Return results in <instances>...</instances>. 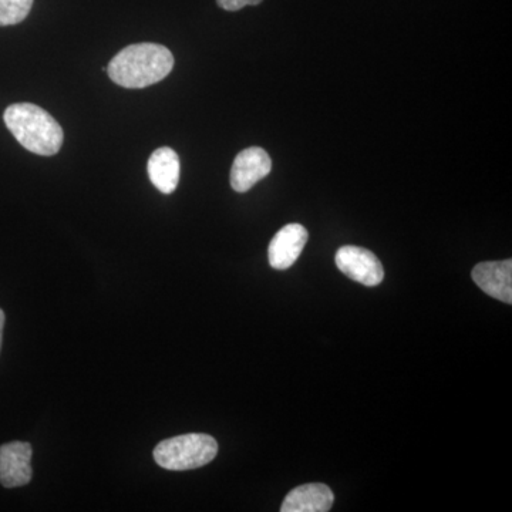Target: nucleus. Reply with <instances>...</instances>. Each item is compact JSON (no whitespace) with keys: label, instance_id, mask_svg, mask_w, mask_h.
I'll use <instances>...</instances> for the list:
<instances>
[{"label":"nucleus","instance_id":"nucleus-3","mask_svg":"<svg viewBox=\"0 0 512 512\" xmlns=\"http://www.w3.org/2000/svg\"><path fill=\"white\" fill-rule=\"evenodd\" d=\"M218 454V443L208 434H184L161 441L154 450L158 466L171 471L195 470L210 464Z\"/></svg>","mask_w":512,"mask_h":512},{"label":"nucleus","instance_id":"nucleus-2","mask_svg":"<svg viewBox=\"0 0 512 512\" xmlns=\"http://www.w3.org/2000/svg\"><path fill=\"white\" fill-rule=\"evenodd\" d=\"M6 127L16 140L37 156H55L63 146V128L36 104H12L3 114Z\"/></svg>","mask_w":512,"mask_h":512},{"label":"nucleus","instance_id":"nucleus-6","mask_svg":"<svg viewBox=\"0 0 512 512\" xmlns=\"http://www.w3.org/2000/svg\"><path fill=\"white\" fill-rule=\"evenodd\" d=\"M32 446L23 441L0 447V484L6 488L23 487L32 480Z\"/></svg>","mask_w":512,"mask_h":512},{"label":"nucleus","instance_id":"nucleus-12","mask_svg":"<svg viewBox=\"0 0 512 512\" xmlns=\"http://www.w3.org/2000/svg\"><path fill=\"white\" fill-rule=\"evenodd\" d=\"M218 6L228 12H237L245 6H256L262 3V0H217Z\"/></svg>","mask_w":512,"mask_h":512},{"label":"nucleus","instance_id":"nucleus-4","mask_svg":"<svg viewBox=\"0 0 512 512\" xmlns=\"http://www.w3.org/2000/svg\"><path fill=\"white\" fill-rule=\"evenodd\" d=\"M335 262L343 274L359 284L373 288L383 282L382 262L369 249L346 245L336 252Z\"/></svg>","mask_w":512,"mask_h":512},{"label":"nucleus","instance_id":"nucleus-9","mask_svg":"<svg viewBox=\"0 0 512 512\" xmlns=\"http://www.w3.org/2000/svg\"><path fill=\"white\" fill-rule=\"evenodd\" d=\"M335 495L325 484H305L286 495L282 512H328Z\"/></svg>","mask_w":512,"mask_h":512},{"label":"nucleus","instance_id":"nucleus-5","mask_svg":"<svg viewBox=\"0 0 512 512\" xmlns=\"http://www.w3.org/2000/svg\"><path fill=\"white\" fill-rule=\"evenodd\" d=\"M272 170L271 157L264 148L251 147L241 151L231 168V187L237 192H247Z\"/></svg>","mask_w":512,"mask_h":512},{"label":"nucleus","instance_id":"nucleus-8","mask_svg":"<svg viewBox=\"0 0 512 512\" xmlns=\"http://www.w3.org/2000/svg\"><path fill=\"white\" fill-rule=\"evenodd\" d=\"M474 282L481 291L498 301L512 303V261L483 262L473 269Z\"/></svg>","mask_w":512,"mask_h":512},{"label":"nucleus","instance_id":"nucleus-1","mask_svg":"<svg viewBox=\"0 0 512 512\" xmlns=\"http://www.w3.org/2000/svg\"><path fill=\"white\" fill-rule=\"evenodd\" d=\"M174 67V56L157 43L124 47L107 66L114 83L126 89H144L165 79Z\"/></svg>","mask_w":512,"mask_h":512},{"label":"nucleus","instance_id":"nucleus-13","mask_svg":"<svg viewBox=\"0 0 512 512\" xmlns=\"http://www.w3.org/2000/svg\"><path fill=\"white\" fill-rule=\"evenodd\" d=\"M3 326H5V313L0 309V348H2Z\"/></svg>","mask_w":512,"mask_h":512},{"label":"nucleus","instance_id":"nucleus-11","mask_svg":"<svg viewBox=\"0 0 512 512\" xmlns=\"http://www.w3.org/2000/svg\"><path fill=\"white\" fill-rule=\"evenodd\" d=\"M33 0H0V26L23 22L32 9Z\"/></svg>","mask_w":512,"mask_h":512},{"label":"nucleus","instance_id":"nucleus-7","mask_svg":"<svg viewBox=\"0 0 512 512\" xmlns=\"http://www.w3.org/2000/svg\"><path fill=\"white\" fill-rule=\"evenodd\" d=\"M308 238V231L301 224H289L279 229L269 245V264L279 271L291 268L301 256Z\"/></svg>","mask_w":512,"mask_h":512},{"label":"nucleus","instance_id":"nucleus-10","mask_svg":"<svg viewBox=\"0 0 512 512\" xmlns=\"http://www.w3.org/2000/svg\"><path fill=\"white\" fill-rule=\"evenodd\" d=\"M148 177L158 191L173 194L180 181V158L173 148L161 147L148 160Z\"/></svg>","mask_w":512,"mask_h":512}]
</instances>
